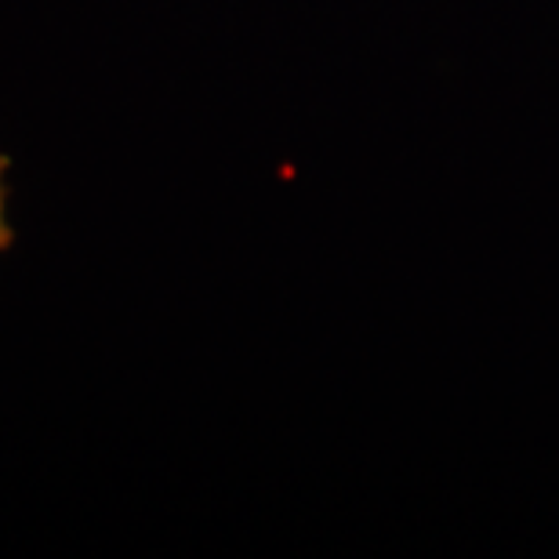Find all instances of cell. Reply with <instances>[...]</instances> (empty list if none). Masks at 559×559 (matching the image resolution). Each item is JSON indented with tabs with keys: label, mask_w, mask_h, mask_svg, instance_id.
<instances>
[{
	"label": "cell",
	"mask_w": 559,
	"mask_h": 559,
	"mask_svg": "<svg viewBox=\"0 0 559 559\" xmlns=\"http://www.w3.org/2000/svg\"><path fill=\"white\" fill-rule=\"evenodd\" d=\"M11 240H15V229L8 222V156H0V251H8Z\"/></svg>",
	"instance_id": "cell-1"
}]
</instances>
